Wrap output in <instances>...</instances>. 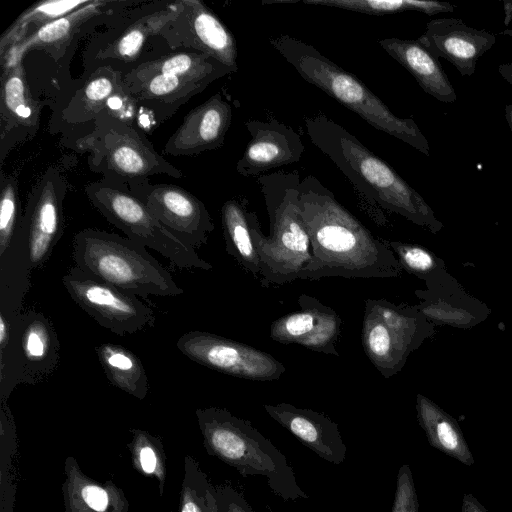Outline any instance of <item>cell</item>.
Segmentation results:
<instances>
[{"label":"cell","instance_id":"obj_44","mask_svg":"<svg viewBox=\"0 0 512 512\" xmlns=\"http://www.w3.org/2000/svg\"><path fill=\"white\" fill-rule=\"evenodd\" d=\"M504 6H505L504 9H505V14H506L505 24L508 25L510 20L512 19V3L505 2Z\"/></svg>","mask_w":512,"mask_h":512},{"label":"cell","instance_id":"obj_2","mask_svg":"<svg viewBox=\"0 0 512 512\" xmlns=\"http://www.w3.org/2000/svg\"><path fill=\"white\" fill-rule=\"evenodd\" d=\"M310 141L338 167L365 200L409 221L441 228L431 207L390 165L324 114L305 119Z\"/></svg>","mask_w":512,"mask_h":512},{"label":"cell","instance_id":"obj_18","mask_svg":"<svg viewBox=\"0 0 512 512\" xmlns=\"http://www.w3.org/2000/svg\"><path fill=\"white\" fill-rule=\"evenodd\" d=\"M417 41L437 59L449 61L462 76H471L479 58L496 43V36L470 27L461 19L437 18L426 24Z\"/></svg>","mask_w":512,"mask_h":512},{"label":"cell","instance_id":"obj_34","mask_svg":"<svg viewBox=\"0 0 512 512\" xmlns=\"http://www.w3.org/2000/svg\"><path fill=\"white\" fill-rule=\"evenodd\" d=\"M23 214L17 179L12 175H0V255L10 246L21 223Z\"/></svg>","mask_w":512,"mask_h":512},{"label":"cell","instance_id":"obj_27","mask_svg":"<svg viewBox=\"0 0 512 512\" xmlns=\"http://www.w3.org/2000/svg\"><path fill=\"white\" fill-rule=\"evenodd\" d=\"M32 269L28 243L18 227L10 246L0 255V313L10 320L20 314Z\"/></svg>","mask_w":512,"mask_h":512},{"label":"cell","instance_id":"obj_21","mask_svg":"<svg viewBox=\"0 0 512 512\" xmlns=\"http://www.w3.org/2000/svg\"><path fill=\"white\" fill-rule=\"evenodd\" d=\"M128 2L91 0L86 6L61 17L23 38L0 55L1 66L23 61L26 53L43 50L52 55L64 50L80 32L104 16H110Z\"/></svg>","mask_w":512,"mask_h":512},{"label":"cell","instance_id":"obj_29","mask_svg":"<svg viewBox=\"0 0 512 512\" xmlns=\"http://www.w3.org/2000/svg\"><path fill=\"white\" fill-rule=\"evenodd\" d=\"M417 418L429 444L459 462L471 466L474 458L458 423L428 398L418 394Z\"/></svg>","mask_w":512,"mask_h":512},{"label":"cell","instance_id":"obj_43","mask_svg":"<svg viewBox=\"0 0 512 512\" xmlns=\"http://www.w3.org/2000/svg\"><path fill=\"white\" fill-rule=\"evenodd\" d=\"M505 118L512 132V104H508L505 107Z\"/></svg>","mask_w":512,"mask_h":512},{"label":"cell","instance_id":"obj_37","mask_svg":"<svg viewBox=\"0 0 512 512\" xmlns=\"http://www.w3.org/2000/svg\"><path fill=\"white\" fill-rule=\"evenodd\" d=\"M396 255L402 268L418 275H429L435 268L436 262L431 253L420 246L398 241L387 242Z\"/></svg>","mask_w":512,"mask_h":512},{"label":"cell","instance_id":"obj_9","mask_svg":"<svg viewBox=\"0 0 512 512\" xmlns=\"http://www.w3.org/2000/svg\"><path fill=\"white\" fill-rule=\"evenodd\" d=\"M92 205L126 237L142 243L180 269L211 270L196 249L169 232L125 184L102 178L85 187Z\"/></svg>","mask_w":512,"mask_h":512},{"label":"cell","instance_id":"obj_8","mask_svg":"<svg viewBox=\"0 0 512 512\" xmlns=\"http://www.w3.org/2000/svg\"><path fill=\"white\" fill-rule=\"evenodd\" d=\"M75 145L90 152L88 165L92 171L119 184L141 183L160 174L183 177L181 170L155 150L139 126L109 113L98 115L93 130Z\"/></svg>","mask_w":512,"mask_h":512},{"label":"cell","instance_id":"obj_24","mask_svg":"<svg viewBox=\"0 0 512 512\" xmlns=\"http://www.w3.org/2000/svg\"><path fill=\"white\" fill-rule=\"evenodd\" d=\"M1 141L13 136H33L40 120V104L28 87L23 62L2 68L1 77Z\"/></svg>","mask_w":512,"mask_h":512},{"label":"cell","instance_id":"obj_19","mask_svg":"<svg viewBox=\"0 0 512 512\" xmlns=\"http://www.w3.org/2000/svg\"><path fill=\"white\" fill-rule=\"evenodd\" d=\"M232 122V107L216 93L192 109L165 144L172 156H194L224 145Z\"/></svg>","mask_w":512,"mask_h":512},{"label":"cell","instance_id":"obj_41","mask_svg":"<svg viewBox=\"0 0 512 512\" xmlns=\"http://www.w3.org/2000/svg\"><path fill=\"white\" fill-rule=\"evenodd\" d=\"M461 512H489L485 507L472 495L464 494L462 499Z\"/></svg>","mask_w":512,"mask_h":512},{"label":"cell","instance_id":"obj_22","mask_svg":"<svg viewBox=\"0 0 512 512\" xmlns=\"http://www.w3.org/2000/svg\"><path fill=\"white\" fill-rule=\"evenodd\" d=\"M267 414L323 460L339 465L347 455L337 423L327 415L289 403L265 404Z\"/></svg>","mask_w":512,"mask_h":512},{"label":"cell","instance_id":"obj_23","mask_svg":"<svg viewBox=\"0 0 512 512\" xmlns=\"http://www.w3.org/2000/svg\"><path fill=\"white\" fill-rule=\"evenodd\" d=\"M18 330L19 351L23 363L24 383L46 380L59 363V341L52 322L34 310L14 318Z\"/></svg>","mask_w":512,"mask_h":512},{"label":"cell","instance_id":"obj_32","mask_svg":"<svg viewBox=\"0 0 512 512\" xmlns=\"http://www.w3.org/2000/svg\"><path fill=\"white\" fill-rule=\"evenodd\" d=\"M91 0H47L37 2L26 9L2 34L0 55L23 38L45 25L64 17L90 3Z\"/></svg>","mask_w":512,"mask_h":512},{"label":"cell","instance_id":"obj_14","mask_svg":"<svg viewBox=\"0 0 512 512\" xmlns=\"http://www.w3.org/2000/svg\"><path fill=\"white\" fill-rule=\"evenodd\" d=\"M126 186L183 243L195 249L207 243L214 223L204 203L195 195L172 184L144 181Z\"/></svg>","mask_w":512,"mask_h":512},{"label":"cell","instance_id":"obj_42","mask_svg":"<svg viewBox=\"0 0 512 512\" xmlns=\"http://www.w3.org/2000/svg\"><path fill=\"white\" fill-rule=\"evenodd\" d=\"M499 74L512 85V63L501 64L498 67Z\"/></svg>","mask_w":512,"mask_h":512},{"label":"cell","instance_id":"obj_39","mask_svg":"<svg viewBox=\"0 0 512 512\" xmlns=\"http://www.w3.org/2000/svg\"><path fill=\"white\" fill-rule=\"evenodd\" d=\"M220 512H254L244 496L231 486L216 488Z\"/></svg>","mask_w":512,"mask_h":512},{"label":"cell","instance_id":"obj_30","mask_svg":"<svg viewBox=\"0 0 512 512\" xmlns=\"http://www.w3.org/2000/svg\"><path fill=\"white\" fill-rule=\"evenodd\" d=\"M251 211L244 198H232L221 207V222L226 252L255 278L260 277V257L254 248Z\"/></svg>","mask_w":512,"mask_h":512},{"label":"cell","instance_id":"obj_33","mask_svg":"<svg viewBox=\"0 0 512 512\" xmlns=\"http://www.w3.org/2000/svg\"><path fill=\"white\" fill-rule=\"evenodd\" d=\"M179 512H220L216 488L190 456L184 459Z\"/></svg>","mask_w":512,"mask_h":512},{"label":"cell","instance_id":"obj_35","mask_svg":"<svg viewBox=\"0 0 512 512\" xmlns=\"http://www.w3.org/2000/svg\"><path fill=\"white\" fill-rule=\"evenodd\" d=\"M130 445L134 464L144 473L154 474L163 489L165 481V457L160 440L145 431L133 430Z\"/></svg>","mask_w":512,"mask_h":512},{"label":"cell","instance_id":"obj_36","mask_svg":"<svg viewBox=\"0 0 512 512\" xmlns=\"http://www.w3.org/2000/svg\"><path fill=\"white\" fill-rule=\"evenodd\" d=\"M301 2L306 5L326 6L375 16L415 11V0H301Z\"/></svg>","mask_w":512,"mask_h":512},{"label":"cell","instance_id":"obj_7","mask_svg":"<svg viewBox=\"0 0 512 512\" xmlns=\"http://www.w3.org/2000/svg\"><path fill=\"white\" fill-rule=\"evenodd\" d=\"M234 72L206 54L184 51L132 66L123 72V84L133 99L164 120L210 83Z\"/></svg>","mask_w":512,"mask_h":512},{"label":"cell","instance_id":"obj_17","mask_svg":"<svg viewBox=\"0 0 512 512\" xmlns=\"http://www.w3.org/2000/svg\"><path fill=\"white\" fill-rule=\"evenodd\" d=\"M245 127L251 139L236 164L240 175L259 177L268 170L300 161L305 148L292 127L275 119L249 120Z\"/></svg>","mask_w":512,"mask_h":512},{"label":"cell","instance_id":"obj_4","mask_svg":"<svg viewBox=\"0 0 512 512\" xmlns=\"http://www.w3.org/2000/svg\"><path fill=\"white\" fill-rule=\"evenodd\" d=\"M269 43L306 82L358 114L373 128L430 156L428 140L413 119L396 116L363 82L317 48L286 34L271 37Z\"/></svg>","mask_w":512,"mask_h":512},{"label":"cell","instance_id":"obj_5","mask_svg":"<svg viewBox=\"0 0 512 512\" xmlns=\"http://www.w3.org/2000/svg\"><path fill=\"white\" fill-rule=\"evenodd\" d=\"M195 413L209 455L242 476L264 477L269 488L284 500L309 498L284 454L251 422L218 407L199 408Z\"/></svg>","mask_w":512,"mask_h":512},{"label":"cell","instance_id":"obj_38","mask_svg":"<svg viewBox=\"0 0 512 512\" xmlns=\"http://www.w3.org/2000/svg\"><path fill=\"white\" fill-rule=\"evenodd\" d=\"M391 512H419L416 488L408 464L399 468Z\"/></svg>","mask_w":512,"mask_h":512},{"label":"cell","instance_id":"obj_11","mask_svg":"<svg viewBox=\"0 0 512 512\" xmlns=\"http://www.w3.org/2000/svg\"><path fill=\"white\" fill-rule=\"evenodd\" d=\"M71 299L100 326L123 336L134 334L155 323L154 310L138 298L71 267L62 277Z\"/></svg>","mask_w":512,"mask_h":512},{"label":"cell","instance_id":"obj_6","mask_svg":"<svg viewBox=\"0 0 512 512\" xmlns=\"http://www.w3.org/2000/svg\"><path fill=\"white\" fill-rule=\"evenodd\" d=\"M72 259L87 274L138 297L184 293L142 243L115 233L93 228L78 231L72 242Z\"/></svg>","mask_w":512,"mask_h":512},{"label":"cell","instance_id":"obj_16","mask_svg":"<svg viewBox=\"0 0 512 512\" xmlns=\"http://www.w3.org/2000/svg\"><path fill=\"white\" fill-rule=\"evenodd\" d=\"M300 310L283 315L270 325V338L281 344H298L314 352L339 357L336 342L342 319L331 307L302 294Z\"/></svg>","mask_w":512,"mask_h":512},{"label":"cell","instance_id":"obj_10","mask_svg":"<svg viewBox=\"0 0 512 512\" xmlns=\"http://www.w3.org/2000/svg\"><path fill=\"white\" fill-rule=\"evenodd\" d=\"M426 334L420 313L386 299H367L361 342L370 362L385 378L398 373Z\"/></svg>","mask_w":512,"mask_h":512},{"label":"cell","instance_id":"obj_31","mask_svg":"<svg viewBox=\"0 0 512 512\" xmlns=\"http://www.w3.org/2000/svg\"><path fill=\"white\" fill-rule=\"evenodd\" d=\"M95 351L111 384L137 399L147 396L148 378L137 355L114 343H102Z\"/></svg>","mask_w":512,"mask_h":512},{"label":"cell","instance_id":"obj_20","mask_svg":"<svg viewBox=\"0 0 512 512\" xmlns=\"http://www.w3.org/2000/svg\"><path fill=\"white\" fill-rule=\"evenodd\" d=\"M173 16V2L160 3L158 7L140 8L138 16H130L125 23L116 26L100 39L96 48H93V58L109 66L136 62L147 42L159 37Z\"/></svg>","mask_w":512,"mask_h":512},{"label":"cell","instance_id":"obj_13","mask_svg":"<svg viewBox=\"0 0 512 512\" xmlns=\"http://www.w3.org/2000/svg\"><path fill=\"white\" fill-rule=\"evenodd\" d=\"M173 7L174 16L159 38L171 49L200 52L238 70L235 38L209 7L199 0L175 1Z\"/></svg>","mask_w":512,"mask_h":512},{"label":"cell","instance_id":"obj_26","mask_svg":"<svg viewBox=\"0 0 512 512\" xmlns=\"http://www.w3.org/2000/svg\"><path fill=\"white\" fill-rule=\"evenodd\" d=\"M63 499L65 512H128L129 504L123 491L112 482H98L87 477L76 460L65 462Z\"/></svg>","mask_w":512,"mask_h":512},{"label":"cell","instance_id":"obj_40","mask_svg":"<svg viewBox=\"0 0 512 512\" xmlns=\"http://www.w3.org/2000/svg\"><path fill=\"white\" fill-rule=\"evenodd\" d=\"M453 10L454 6L447 2L415 0V11L425 13L429 16L442 12H452Z\"/></svg>","mask_w":512,"mask_h":512},{"label":"cell","instance_id":"obj_15","mask_svg":"<svg viewBox=\"0 0 512 512\" xmlns=\"http://www.w3.org/2000/svg\"><path fill=\"white\" fill-rule=\"evenodd\" d=\"M66 186L60 172L49 167L29 193L19 229L27 240L33 269L49 259L63 234Z\"/></svg>","mask_w":512,"mask_h":512},{"label":"cell","instance_id":"obj_28","mask_svg":"<svg viewBox=\"0 0 512 512\" xmlns=\"http://www.w3.org/2000/svg\"><path fill=\"white\" fill-rule=\"evenodd\" d=\"M124 92L123 72L109 65L99 66L64 109V118L73 122L94 121L98 115L107 113L111 97Z\"/></svg>","mask_w":512,"mask_h":512},{"label":"cell","instance_id":"obj_25","mask_svg":"<svg viewBox=\"0 0 512 512\" xmlns=\"http://www.w3.org/2000/svg\"><path fill=\"white\" fill-rule=\"evenodd\" d=\"M378 43L427 94L443 103L456 101V91L440 62L417 40L392 37L379 39Z\"/></svg>","mask_w":512,"mask_h":512},{"label":"cell","instance_id":"obj_3","mask_svg":"<svg viewBox=\"0 0 512 512\" xmlns=\"http://www.w3.org/2000/svg\"><path fill=\"white\" fill-rule=\"evenodd\" d=\"M270 222L264 235L257 214L250 213L252 240L260 257L259 281L263 287L284 285L298 279L312 260L311 241L299 201L300 174L278 171L257 179Z\"/></svg>","mask_w":512,"mask_h":512},{"label":"cell","instance_id":"obj_1","mask_svg":"<svg viewBox=\"0 0 512 512\" xmlns=\"http://www.w3.org/2000/svg\"><path fill=\"white\" fill-rule=\"evenodd\" d=\"M299 190L312 260L298 279L400 275L402 267L387 242L376 238L316 176L301 179Z\"/></svg>","mask_w":512,"mask_h":512},{"label":"cell","instance_id":"obj_12","mask_svg":"<svg viewBox=\"0 0 512 512\" xmlns=\"http://www.w3.org/2000/svg\"><path fill=\"white\" fill-rule=\"evenodd\" d=\"M190 360L218 372L253 381L278 380L285 365L271 354L206 331H189L176 342Z\"/></svg>","mask_w":512,"mask_h":512}]
</instances>
